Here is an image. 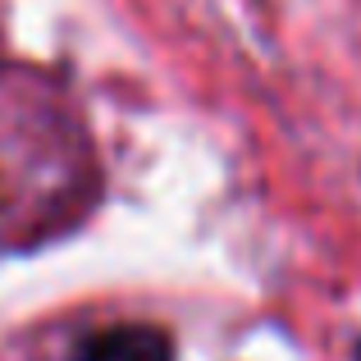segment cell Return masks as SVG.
<instances>
[{
	"mask_svg": "<svg viewBox=\"0 0 361 361\" xmlns=\"http://www.w3.org/2000/svg\"><path fill=\"white\" fill-rule=\"evenodd\" d=\"M78 361H174V343L156 325H110L78 348Z\"/></svg>",
	"mask_w": 361,
	"mask_h": 361,
	"instance_id": "1",
	"label": "cell"
},
{
	"mask_svg": "<svg viewBox=\"0 0 361 361\" xmlns=\"http://www.w3.org/2000/svg\"><path fill=\"white\" fill-rule=\"evenodd\" d=\"M357 361H361V348H357Z\"/></svg>",
	"mask_w": 361,
	"mask_h": 361,
	"instance_id": "2",
	"label": "cell"
}]
</instances>
